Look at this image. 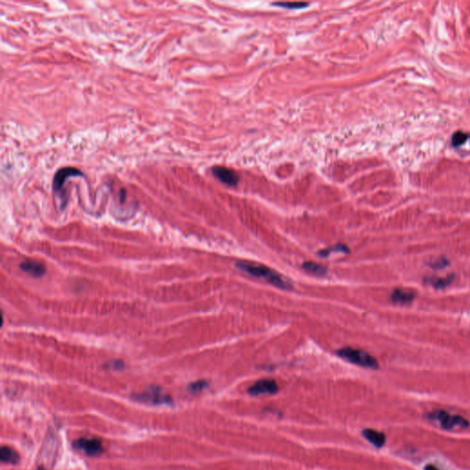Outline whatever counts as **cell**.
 <instances>
[{
	"instance_id": "17",
	"label": "cell",
	"mask_w": 470,
	"mask_h": 470,
	"mask_svg": "<svg viewBox=\"0 0 470 470\" xmlns=\"http://www.w3.org/2000/svg\"><path fill=\"white\" fill-rule=\"evenodd\" d=\"M207 387H208V383L205 380H199V381H196V382H193V383L189 385L188 390L191 393H199L202 390H205Z\"/></svg>"
},
{
	"instance_id": "14",
	"label": "cell",
	"mask_w": 470,
	"mask_h": 470,
	"mask_svg": "<svg viewBox=\"0 0 470 470\" xmlns=\"http://www.w3.org/2000/svg\"><path fill=\"white\" fill-rule=\"evenodd\" d=\"M454 275H448L447 277H442V278H427L425 279V281L428 283V284H431L433 285L434 287L436 288H444V287H448V285L453 281Z\"/></svg>"
},
{
	"instance_id": "18",
	"label": "cell",
	"mask_w": 470,
	"mask_h": 470,
	"mask_svg": "<svg viewBox=\"0 0 470 470\" xmlns=\"http://www.w3.org/2000/svg\"><path fill=\"white\" fill-rule=\"evenodd\" d=\"M448 264H449V262H448V259L441 257L433 261L429 265L432 268H435V269H442V268L448 266Z\"/></svg>"
},
{
	"instance_id": "4",
	"label": "cell",
	"mask_w": 470,
	"mask_h": 470,
	"mask_svg": "<svg viewBox=\"0 0 470 470\" xmlns=\"http://www.w3.org/2000/svg\"><path fill=\"white\" fill-rule=\"evenodd\" d=\"M133 399L140 402H144L147 404H169L171 403V398L167 394H164L159 388L153 387L152 389L133 395Z\"/></svg>"
},
{
	"instance_id": "6",
	"label": "cell",
	"mask_w": 470,
	"mask_h": 470,
	"mask_svg": "<svg viewBox=\"0 0 470 470\" xmlns=\"http://www.w3.org/2000/svg\"><path fill=\"white\" fill-rule=\"evenodd\" d=\"M73 446L89 457L98 456L103 452L101 442L96 438H81L76 440Z\"/></svg>"
},
{
	"instance_id": "19",
	"label": "cell",
	"mask_w": 470,
	"mask_h": 470,
	"mask_svg": "<svg viewBox=\"0 0 470 470\" xmlns=\"http://www.w3.org/2000/svg\"><path fill=\"white\" fill-rule=\"evenodd\" d=\"M274 5L287 7V8H301L303 6H307L308 4L304 2H291V3L286 2V3H275Z\"/></svg>"
},
{
	"instance_id": "12",
	"label": "cell",
	"mask_w": 470,
	"mask_h": 470,
	"mask_svg": "<svg viewBox=\"0 0 470 470\" xmlns=\"http://www.w3.org/2000/svg\"><path fill=\"white\" fill-rule=\"evenodd\" d=\"M0 460L3 463L15 465L18 462L19 456L14 449L8 447H2L0 449Z\"/></svg>"
},
{
	"instance_id": "16",
	"label": "cell",
	"mask_w": 470,
	"mask_h": 470,
	"mask_svg": "<svg viewBox=\"0 0 470 470\" xmlns=\"http://www.w3.org/2000/svg\"><path fill=\"white\" fill-rule=\"evenodd\" d=\"M469 135L463 132H455L452 136V145L454 147H459L466 143Z\"/></svg>"
},
{
	"instance_id": "13",
	"label": "cell",
	"mask_w": 470,
	"mask_h": 470,
	"mask_svg": "<svg viewBox=\"0 0 470 470\" xmlns=\"http://www.w3.org/2000/svg\"><path fill=\"white\" fill-rule=\"evenodd\" d=\"M302 266L304 269L312 275H324L326 274V267L314 262H305Z\"/></svg>"
},
{
	"instance_id": "1",
	"label": "cell",
	"mask_w": 470,
	"mask_h": 470,
	"mask_svg": "<svg viewBox=\"0 0 470 470\" xmlns=\"http://www.w3.org/2000/svg\"><path fill=\"white\" fill-rule=\"evenodd\" d=\"M237 266L239 269L244 271L247 274L267 281L275 287L284 289L291 288V284L284 276L264 264L252 262H240L237 264Z\"/></svg>"
},
{
	"instance_id": "7",
	"label": "cell",
	"mask_w": 470,
	"mask_h": 470,
	"mask_svg": "<svg viewBox=\"0 0 470 470\" xmlns=\"http://www.w3.org/2000/svg\"><path fill=\"white\" fill-rule=\"evenodd\" d=\"M278 390V386L273 379H261L252 385L248 392L252 396L263 395V394H275Z\"/></svg>"
},
{
	"instance_id": "15",
	"label": "cell",
	"mask_w": 470,
	"mask_h": 470,
	"mask_svg": "<svg viewBox=\"0 0 470 470\" xmlns=\"http://www.w3.org/2000/svg\"><path fill=\"white\" fill-rule=\"evenodd\" d=\"M349 251L350 250L348 249V247L346 246V245H344V244H336V245H334V246L332 247V248L321 250V252H319V255H321V256H327V255H329L330 253H332L333 252H342L347 253V252H349Z\"/></svg>"
},
{
	"instance_id": "9",
	"label": "cell",
	"mask_w": 470,
	"mask_h": 470,
	"mask_svg": "<svg viewBox=\"0 0 470 470\" xmlns=\"http://www.w3.org/2000/svg\"><path fill=\"white\" fill-rule=\"evenodd\" d=\"M415 296H416V293L411 289L397 288L391 293L390 298L393 303L406 305V304L412 303V301L415 298Z\"/></svg>"
},
{
	"instance_id": "8",
	"label": "cell",
	"mask_w": 470,
	"mask_h": 470,
	"mask_svg": "<svg viewBox=\"0 0 470 470\" xmlns=\"http://www.w3.org/2000/svg\"><path fill=\"white\" fill-rule=\"evenodd\" d=\"M212 171L215 178H218L221 182H223L227 186L235 187L239 182L238 175L233 169H230L228 167L218 166V167H213Z\"/></svg>"
},
{
	"instance_id": "2",
	"label": "cell",
	"mask_w": 470,
	"mask_h": 470,
	"mask_svg": "<svg viewBox=\"0 0 470 470\" xmlns=\"http://www.w3.org/2000/svg\"><path fill=\"white\" fill-rule=\"evenodd\" d=\"M338 356L344 360L360 367L376 369L379 367V363L372 356L363 350L352 347H344L337 352Z\"/></svg>"
},
{
	"instance_id": "21",
	"label": "cell",
	"mask_w": 470,
	"mask_h": 470,
	"mask_svg": "<svg viewBox=\"0 0 470 470\" xmlns=\"http://www.w3.org/2000/svg\"><path fill=\"white\" fill-rule=\"evenodd\" d=\"M43 470V469H42V468H40H40H38V470Z\"/></svg>"
},
{
	"instance_id": "20",
	"label": "cell",
	"mask_w": 470,
	"mask_h": 470,
	"mask_svg": "<svg viewBox=\"0 0 470 470\" xmlns=\"http://www.w3.org/2000/svg\"><path fill=\"white\" fill-rule=\"evenodd\" d=\"M425 470H439V469H437L436 466H434V465L429 464V465H427V466L425 467Z\"/></svg>"
},
{
	"instance_id": "3",
	"label": "cell",
	"mask_w": 470,
	"mask_h": 470,
	"mask_svg": "<svg viewBox=\"0 0 470 470\" xmlns=\"http://www.w3.org/2000/svg\"><path fill=\"white\" fill-rule=\"evenodd\" d=\"M429 420L438 422L442 428L447 430H453L456 428H467L470 422L462 416L453 415L446 411H435L427 415Z\"/></svg>"
},
{
	"instance_id": "5",
	"label": "cell",
	"mask_w": 470,
	"mask_h": 470,
	"mask_svg": "<svg viewBox=\"0 0 470 470\" xmlns=\"http://www.w3.org/2000/svg\"><path fill=\"white\" fill-rule=\"evenodd\" d=\"M84 177V174L75 167H62L55 173L52 179V190L54 193H61L65 182L70 178Z\"/></svg>"
},
{
	"instance_id": "10",
	"label": "cell",
	"mask_w": 470,
	"mask_h": 470,
	"mask_svg": "<svg viewBox=\"0 0 470 470\" xmlns=\"http://www.w3.org/2000/svg\"><path fill=\"white\" fill-rule=\"evenodd\" d=\"M19 266L24 272H26L29 275L35 276V277H40V276L44 275V273H45V267L40 263H38L36 261H32V260L25 261V262H23L22 264H20Z\"/></svg>"
},
{
	"instance_id": "11",
	"label": "cell",
	"mask_w": 470,
	"mask_h": 470,
	"mask_svg": "<svg viewBox=\"0 0 470 470\" xmlns=\"http://www.w3.org/2000/svg\"><path fill=\"white\" fill-rule=\"evenodd\" d=\"M363 436L376 448H381L385 445L386 436L383 433L373 429H365L363 431Z\"/></svg>"
}]
</instances>
